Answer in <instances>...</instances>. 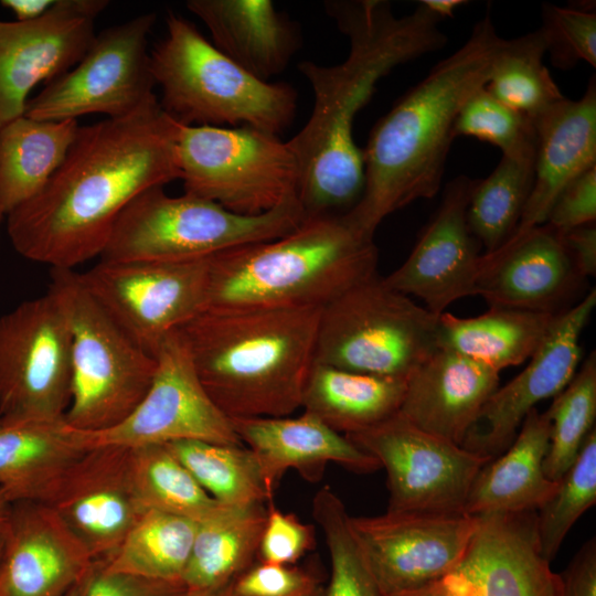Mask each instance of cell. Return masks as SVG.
<instances>
[{"mask_svg": "<svg viewBox=\"0 0 596 596\" xmlns=\"http://www.w3.org/2000/svg\"><path fill=\"white\" fill-rule=\"evenodd\" d=\"M178 124L157 99L126 117L79 126L44 188L7 214L14 249L52 269L99 257L135 196L180 178Z\"/></svg>", "mask_w": 596, "mask_h": 596, "instance_id": "cell-1", "label": "cell"}, {"mask_svg": "<svg viewBox=\"0 0 596 596\" xmlns=\"http://www.w3.org/2000/svg\"><path fill=\"white\" fill-rule=\"evenodd\" d=\"M324 9L348 38L349 53L334 65H298L313 96L307 123L288 141L298 162L297 200L305 216L340 215L355 206L364 189L363 152L353 137L358 113L394 67L447 42L438 28L441 18L422 1L402 17L383 0L327 1Z\"/></svg>", "mask_w": 596, "mask_h": 596, "instance_id": "cell-2", "label": "cell"}, {"mask_svg": "<svg viewBox=\"0 0 596 596\" xmlns=\"http://www.w3.org/2000/svg\"><path fill=\"white\" fill-rule=\"evenodd\" d=\"M502 42L487 12L459 49L376 121L362 149L363 193L344 214L359 233L373 238L390 214L438 193L455 120L465 103L486 86Z\"/></svg>", "mask_w": 596, "mask_h": 596, "instance_id": "cell-3", "label": "cell"}, {"mask_svg": "<svg viewBox=\"0 0 596 596\" xmlns=\"http://www.w3.org/2000/svg\"><path fill=\"white\" fill-rule=\"evenodd\" d=\"M322 308H206L178 332L196 374L230 418L301 408Z\"/></svg>", "mask_w": 596, "mask_h": 596, "instance_id": "cell-4", "label": "cell"}, {"mask_svg": "<svg viewBox=\"0 0 596 596\" xmlns=\"http://www.w3.org/2000/svg\"><path fill=\"white\" fill-rule=\"evenodd\" d=\"M206 308H323L377 275L379 251L340 215L206 258Z\"/></svg>", "mask_w": 596, "mask_h": 596, "instance_id": "cell-5", "label": "cell"}, {"mask_svg": "<svg viewBox=\"0 0 596 596\" xmlns=\"http://www.w3.org/2000/svg\"><path fill=\"white\" fill-rule=\"evenodd\" d=\"M166 22L150 61L167 115L188 126H247L277 136L289 127L297 108L291 85L254 77L185 18L169 12Z\"/></svg>", "mask_w": 596, "mask_h": 596, "instance_id": "cell-6", "label": "cell"}, {"mask_svg": "<svg viewBox=\"0 0 596 596\" xmlns=\"http://www.w3.org/2000/svg\"><path fill=\"white\" fill-rule=\"evenodd\" d=\"M71 332V401L65 422L100 432L123 422L146 395L156 358L132 340L85 287L75 269H52L47 289Z\"/></svg>", "mask_w": 596, "mask_h": 596, "instance_id": "cell-7", "label": "cell"}, {"mask_svg": "<svg viewBox=\"0 0 596 596\" xmlns=\"http://www.w3.org/2000/svg\"><path fill=\"white\" fill-rule=\"evenodd\" d=\"M305 215L297 199L257 215L231 212L193 194L171 196L153 187L117 217L99 258L106 262H183L278 238Z\"/></svg>", "mask_w": 596, "mask_h": 596, "instance_id": "cell-8", "label": "cell"}, {"mask_svg": "<svg viewBox=\"0 0 596 596\" xmlns=\"http://www.w3.org/2000/svg\"><path fill=\"white\" fill-rule=\"evenodd\" d=\"M438 317L375 275L322 308L315 363L407 379L439 349Z\"/></svg>", "mask_w": 596, "mask_h": 596, "instance_id": "cell-9", "label": "cell"}, {"mask_svg": "<svg viewBox=\"0 0 596 596\" xmlns=\"http://www.w3.org/2000/svg\"><path fill=\"white\" fill-rule=\"evenodd\" d=\"M184 192L257 215L297 199L299 168L288 141L253 127L178 124Z\"/></svg>", "mask_w": 596, "mask_h": 596, "instance_id": "cell-10", "label": "cell"}, {"mask_svg": "<svg viewBox=\"0 0 596 596\" xmlns=\"http://www.w3.org/2000/svg\"><path fill=\"white\" fill-rule=\"evenodd\" d=\"M157 14H139L96 33L82 58L28 100L39 120L100 114L121 118L157 100L148 49Z\"/></svg>", "mask_w": 596, "mask_h": 596, "instance_id": "cell-11", "label": "cell"}, {"mask_svg": "<svg viewBox=\"0 0 596 596\" xmlns=\"http://www.w3.org/2000/svg\"><path fill=\"white\" fill-rule=\"evenodd\" d=\"M71 401V332L47 290L0 317V417L57 421Z\"/></svg>", "mask_w": 596, "mask_h": 596, "instance_id": "cell-12", "label": "cell"}, {"mask_svg": "<svg viewBox=\"0 0 596 596\" xmlns=\"http://www.w3.org/2000/svg\"><path fill=\"white\" fill-rule=\"evenodd\" d=\"M344 436L385 469L387 511L393 512H464L476 476L490 461L416 427L400 413Z\"/></svg>", "mask_w": 596, "mask_h": 596, "instance_id": "cell-13", "label": "cell"}, {"mask_svg": "<svg viewBox=\"0 0 596 596\" xmlns=\"http://www.w3.org/2000/svg\"><path fill=\"white\" fill-rule=\"evenodd\" d=\"M107 313L155 356L161 341L206 307V258L183 262L100 260L81 273Z\"/></svg>", "mask_w": 596, "mask_h": 596, "instance_id": "cell-14", "label": "cell"}, {"mask_svg": "<svg viewBox=\"0 0 596 596\" xmlns=\"http://www.w3.org/2000/svg\"><path fill=\"white\" fill-rule=\"evenodd\" d=\"M155 358V376L137 407L111 428L82 430L88 448H135L175 440L243 445L231 419L203 387L178 330L166 336Z\"/></svg>", "mask_w": 596, "mask_h": 596, "instance_id": "cell-15", "label": "cell"}, {"mask_svg": "<svg viewBox=\"0 0 596 596\" xmlns=\"http://www.w3.org/2000/svg\"><path fill=\"white\" fill-rule=\"evenodd\" d=\"M350 526L383 594L445 578L460 562L478 518L465 512L386 511L351 517Z\"/></svg>", "mask_w": 596, "mask_h": 596, "instance_id": "cell-16", "label": "cell"}, {"mask_svg": "<svg viewBox=\"0 0 596 596\" xmlns=\"http://www.w3.org/2000/svg\"><path fill=\"white\" fill-rule=\"evenodd\" d=\"M84 544L95 562H106L147 511L135 488L131 448L96 446L72 462L39 500Z\"/></svg>", "mask_w": 596, "mask_h": 596, "instance_id": "cell-17", "label": "cell"}, {"mask_svg": "<svg viewBox=\"0 0 596 596\" xmlns=\"http://www.w3.org/2000/svg\"><path fill=\"white\" fill-rule=\"evenodd\" d=\"M595 306L596 289H592L557 313L526 368L487 400L461 447L489 460L508 449L530 411L555 397L575 375L582 359L581 337Z\"/></svg>", "mask_w": 596, "mask_h": 596, "instance_id": "cell-18", "label": "cell"}, {"mask_svg": "<svg viewBox=\"0 0 596 596\" xmlns=\"http://www.w3.org/2000/svg\"><path fill=\"white\" fill-rule=\"evenodd\" d=\"M107 0H55L31 21L0 20V128L25 113L29 94L71 70L94 40Z\"/></svg>", "mask_w": 596, "mask_h": 596, "instance_id": "cell-19", "label": "cell"}, {"mask_svg": "<svg viewBox=\"0 0 596 596\" xmlns=\"http://www.w3.org/2000/svg\"><path fill=\"white\" fill-rule=\"evenodd\" d=\"M477 180L458 175L445 187L433 217L407 258L383 281L414 296L439 316L454 301L477 296L480 243L467 222V207Z\"/></svg>", "mask_w": 596, "mask_h": 596, "instance_id": "cell-20", "label": "cell"}, {"mask_svg": "<svg viewBox=\"0 0 596 596\" xmlns=\"http://www.w3.org/2000/svg\"><path fill=\"white\" fill-rule=\"evenodd\" d=\"M477 528L443 583L451 596H561V577L540 549L536 511L493 513Z\"/></svg>", "mask_w": 596, "mask_h": 596, "instance_id": "cell-21", "label": "cell"}, {"mask_svg": "<svg viewBox=\"0 0 596 596\" xmlns=\"http://www.w3.org/2000/svg\"><path fill=\"white\" fill-rule=\"evenodd\" d=\"M96 563L45 503L10 504L2 532L0 596H64Z\"/></svg>", "mask_w": 596, "mask_h": 596, "instance_id": "cell-22", "label": "cell"}, {"mask_svg": "<svg viewBox=\"0 0 596 596\" xmlns=\"http://www.w3.org/2000/svg\"><path fill=\"white\" fill-rule=\"evenodd\" d=\"M581 279L561 233L543 224L481 254L476 290L489 307L557 313Z\"/></svg>", "mask_w": 596, "mask_h": 596, "instance_id": "cell-23", "label": "cell"}, {"mask_svg": "<svg viewBox=\"0 0 596 596\" xmlns=\"http://www.w3.org/2000/svg\"><path fill=\"white\" fill-rule=\"evenodd\" d=\"M243 445L256 456L268 494L288 469L317 481L329 462L360 473L372 472L379 461L317 416L232 418Z\"/></svg>", "mask_w": 596, "mask_h": 596, "instance_id": "cell-24", "label": "cell"}, {"mask_svg": "<svg viewBox=\"0 0 596 596\" xmlns=\"http://www.w3.org/2000/svg\"><path fill=\"white\" fill-rule=\"evenodd\" d=\"M498 387V371L439 348L407 376L398 413L416 427L461 446Z\"/></svg>", "mask_w": 596, "mask_h": 596, "instance_id": "cell-25", "label": "cell"}, {"mask_svg": "<svg viewBox=\"0 0 596 596\" xmlns=\"http://www.w3.org/2000/svg\"><path fill=\"white\" fill-rule=\"evenodd\" d=\"M534 127L536 147L533 185L511 237L545 224L561 191L575 178L596 167L595 76L579 99L565 97L535 120Z\"/></svg>", "mask_w": 596, "mask_h": 596, "instance_id": "cell-26", "label": "cell"}, {"mask_svg": "<svg viewBox=\"0 0 596 596\" xmlns=\"http://www.w3.org/2000/svg\"><path fill=\"white\" fill-rule=\"evenodd\" d=\"M185 7L221 53L260 81L281 73L300 47L297 23L269 0H189Z\"/></svg>", "mask_w": 596, "mask_h": 596, "instance_id": "cell-27", "label": "cell"}, {"mask_svg": "<svg viewBox=\"0 0 596 596\" xmlns=\"http://www.w3.org/2000/svg\"><path fill=\"white\" fill-rule=\"evenodd\" d=\"M549 444V418L533 408L508 449L480 469L469 489L464 512L481 517L540 509L558 483L544 473Z\"/></svg>", "mask_w": 596, "mask_h": 596, "instance_id": "cell-28", "label": "cell"}, {"mask_svg": "<svg viewBox=\"0 0 596 596\" xmlns=\"http://www.w3.org/2000/svg\"><path fill=\"white\" fill-rule=\"evenodd\" d=\"M84 433L57 421L0 417V489L9 501L40 500L51 483L88 450Z\"/></svg>", "mask_w": 596, "mask_h": 596, "instance_id": "cell-29", "label": "cell"}, {"mask_svg": "<svg viewBox=\"0 0 596 596\" xmlns=\"http://www.w3.org/2000/svg\"><path fill=\"white\" fill-rule=\"evenodd\" d=\"M557 313L489 307L460 318L445 311L438 317V347L500 372L532 356Z\"/></svg>", "mask_w": 596, "mask_h": 596, "instance_id": "cell-30", "label": "cell"}, {"mask_svg": "<svg viewBox=\"0 0 596 596\" xmlns=\"http://www.w3.org/2000/svg\"><path fill=\"white\" fill-rule=\"evenodd\" d=\"M406 379L359 373L315 363L301 408L333 430L349 435L398 413Z\"/></svg>", "mask_w": 596, "mask_h": 596, "instance_id": "cell-31", "label": "cell"}, {"mask_svg": "<svg viewBox=\"0 0 596 596\" xmlns=\"http://www.w3.org/2000/svg\"><path fill=\"white\" fill-rule=\"evenodd\" d=\"M79 125L76 119L21 116L0 128V209L10 213L36 195L65 159Z\"/></svg>", "mask_w": 596, "mask_h": 596, "instance_id": "cell-32", "label": "cell"}, {"mask_svg": "<svg viewBox=\"0 0 596 596\" xmlns=\"http://www.w3.org/2000/svg\"><path fill=\"white\" fill-rule=\"evenodd\" d=\"M267 517L264 503L219 505L196 521L191 554L182 576L188 589L235 581L254 564Z\"/></svg>", "mask_w": 596, "mask_h": 596, "instance_id": "cell-33", "label": "cell"}, {"mask_svg": "<svg viewBox=\"0 0 596 596\" xmlns=\"http://www.w3.org/2000/svg\"><path fill=\"white\" fill-rule=\"evenodd\" d=\"M195 530L193 519L147 510L116 552L100 564L109 572L182 581Z\"/></svg>", "mask_w": 596, "mask_h": 596, "instance_id": "cell-34", "label": "cell"}, {"mask_svg": "<svg viewBox=\"0 0 596 596\" xmlns=\"http://www.w3.org/2000/svg\"><path fill=\"white\" fill-rule=\"evenodd\" d=\"M546 44L540 29L504 40L486 89L533 124L565 97L543 63Z\"/></svg>", "mask_w": 596, "mask_h": 596, "instance_id": "cell-35", "label": "cell"}, {"mask_svg": "<svg viewBox=\"0 0 596 596\" xmlns=\"http://www.w3.org/2000/svg\"><path fill=\"white\" fill-rule=\"evenodd\" d=\"M216 502L245 505L272 501L255 454L245 445L204 440L164 444Z\"/></svg>", "mask_w": 596, "mask_h": 596, "instance_id": "cell-36", "label": "cell"}, {"mask_svg": "<svg viewBox=\"0 0 596 596\" xmlns=\"http://www.w3.org/2000/svg\"><path fill=\"white\" fill-rule=\"evenodd\" d=\"M534 157L502 156L486 179L477 180L467 222L485 254L500 248L514 233L532 190Z\"/></svg>", "mask_w": 596, "mask_h": 596, "instance_id": "cell-37", "label": "cell"}, {"mask_svg": "<svg viewBox=\"0 0 596 596\" xmlns=\"http://www.w3.org/2000/svg\"><path fill=\"white\" fill-rule=\"evenodd\" d=\"M131 471L146 510L199 521L219 505L164 444L131 448Z\"/></svg>", "mask_w": 596, "mask_h": 596, "instance_id": "cell-38", "label": "cell"}, {"mask_svg": "<svg viewBox=\"0 0 596 596\" xmlns=\"http://www.w3.org/2000/svg\"><path fill=\"white\" fill-rule=\"evenodd\" d=\"M550 422V444L543 462L545 476L558 481L576 460L595 428L596 353L593 351L545 412Z\"/></svg>", "mask_w": 596, "mask_h": 596, "instance_id": "cell-39", "label": "cell"}, {"mask_svg": "<svg viewBox=\"0 0 596 596\" xmlns=\"http://www.w3.org/2000/svg\"><path fill=\"white\" fill-rule=\"evenodd\" d=\"M330 558V579L323 596H383L350 526V515L329 486L312 502Z\"/></svg>", "mask_w": 596, "mask_h": 596, "instance_id": "cell-40", "label": "cell"}, {"mask_svg": "<svg viewBox=\"0 0 596 596\" xmlns=\"http://www.w3.org/2000/svg\"><path fill=\"white\" fill-rule=\"evenodd\" d=\"M596 502V429L586 437L552 497L536 510V533L543 557L551 562L577 519Z\"/></svg>", "mask_w": 596, "mask_h": 596, "instance_id": "cell-41", "label": "cell"}, {"mask_svg": "<svg viewBox=\"0 0 596 596\" xmlns=\"http://www.w3.org/2000/svg\"><path fill=\"white\" fill-rule=\"evenodd\" d=\"M453 135L454 138L468 136L490 142L501 150L502 156H535L533 121L499 102L486 87L465 103L455 120Z\"/></svg>", "mask_w": 596, "mask_h": 596, "instance_id": "cell-42", "label": "cell"}, {"mask_svg": "<svg viewBox=\"0 0 596 596\" xmlns=\"http://www.w3.org/2000/svg\"><path fill=\"white\" fill-rule=\"evenodd\" d=\"M542 21L540 30L554 66L567 70L581 61L596 66V13L592 6L545 3Z\"/></svg>", "mask_w": 596, "mask_h": 596, "instance_id": "cell-43", "label": "cell"}, {"mask_svg": "<svg viewBox=\"0 0 596 596\" xmlns=\"http://www.w3.org/2000/svg\"><path fill=\"white\" fill-rule=\"evenodd\" d=\"M313 545L312 525L270 504L258 544L257 557L260 562L292 565Z\"/></svg>", "mask_w": 596, "mask_h": 596, "instance_id": "cell-44", "label": "cell"}, {"mask_svg": "<svg viewBox=\"0 0 596 596\" xmlns=\"http://www.w3.org/2000/svg\"><path fill=\"white\" fill-rule=\"evenodd\" d=\"M320 585L310 573L292 566L254 563L232 584L233 596H299Z\"/></svg>", "mask_w": 596, "mask_h": 596, "instance_id": "cell-45", "label": "cell"}, {"mask_svg": "<svg viewBox=\"0 0 596 596\" xmlns=\"http://www.w3.org/2000/svg\"><path fill=\"white\" fill-rule=\"evenodd\" d=\"M596 221V167L571 181L554 201L545 224L564 233Z\"/></svg>", "mask_w": 596, "mask_h": 596, "instance_id": "cell-46", "label": "cell"}, {"mask_svg": "<svg viewBox=\"0 0 596 596\" xmlns=\"http://www.w3.org/2000/svg\"><path fill=\"white\" fill-rule=\"evenodd\" d=\"M188 587L178 581L149 578L109 572L96 563L84 596H185Z\"/></svg>", "mask_w": 596, "mask_h": 596, "instance_id": "cell-47", "label": "cell"}, {"mask_svg": "<svg viewBox=\"0 0 596 596\" xmlns=\"http://www.w3.org/2000/svg\"><path fill=\"white\" fill-rule=\"evenodd\" d=\"M561 596H596V540L586 541L560 574Z\"/></svg>", "mask_w": 596, "mask_h": 596, "instance_id": "cell-48", "label": "cell"}, {"mask_svg": "<svg viewBox=\"0 0 596 596\" xmlns=\"http://www.w3.org/2000/svg\"><path fill=\"white\" fill-rule=\"evenodd\" d=\"M561 235L564 246L581 277H594L596 274L595 223L574 227L561 233Z\"/></svg>", "mask_w": 596, "mask_h": 596, "instance_id": "cell-49", "label": "cell"}, {"mask_svg": "<svg viewBox=\"0 0 596 596\" xmlns=\"http://www.w3.org/2000/svg\"><path fill=\"white\" fill-rule=\"evenodd\" d=\"M55 0H2L1 6L14 13L17 21H31L42 17Z\"/></svg>", "mask_w": 596, "mask_h": 596, "instance_id": "cell-50", "label": "cell"}, {"mask_svg": "<svg viewBox=\"0 0 596 596\" xmlns=\"http://www.w3.org/2000/svg\"><path fill=\"white\" fill-rule=\"evenodd\" d=\"M428 10L444 19L446 17H451L454 11L466 1L461 0H423L422 1Z\"/></svg>", "mask_w": 596, "mask_h": 596, "instance_id": "cell-51", "label": "cell"}, {"mask_svg": "<svg viewBox=\"0 0 596 596\" xmlns=\"http://www.w3.org/2000/svg\"><path fill=\"white\" fill-rule=\"evenodd\" d=\"M391 596H451L449 592L446 589L443 581H438L432 584H428L426 586L391 595Z\"/></svg>", "mask_w": 596, "mask_h": 596, "instance_id": "cell-52", "label": "cell"}, {"mask_svg": "<svg viewBox=\"0 0 596 596\" xmlns=\"http://www.w3.org/2000/svg\"><path fill=\"white\" fill-rule=\"evenodd\" d=\"M232 583L211 587V588H204V589H188V593L185 596H233L232 594Z\"/></svg>", "mask_w": 596, "mask_h": 596, "instance_id": "cell-53", "label": "cell"}, {"mask_svg": "<svg viewBox=\"0 0 596 596\" xmlns=\"http://www.w3.org/2000/svg\"><path fill=\"white\" fill-rule=\"evenodd\" d=\"M11 502L0 489V535L3 532Z\"/></svg>", "mask_w": 596, "mask_h": 596, "instance_id": "cell-54", "label": "cell"}, {"mask_svg": "<svg viewBox=\"0 0 596 596\" xmlns=\"http://www.w3.org/2000/svg\"><path fill=\"white\" fill-rule=\"evenodd\" d=\"M91 574L87 577H85L83 581L77 583L74 587H72L64 596H84Z\"/></svg>", "mask_w": 596, "mask_h": 596, "instance_id": "cell-55", "label": "cell"}, {"mask_svg": "<svg viewBox=\"0 0 596 596\" xmlns=\"http://www.w3.org/2000/svg\"><path fill=\"white\" fill-rule=\"evenodd\" d=\"M299 596H323V588L320 585H318L317 587H315L310 592L305 593V594L299 595Z\"/></svg>", "mask_w": 596, "mask_h": 596, "instance_id": "cell-56", "label": "cell"}, {"mask_svg": "<svg viewBox=\"0 0 596 596\" xmlns=\"http://www.w3.org/2000/svg\"><path fill=\"white\" fill-rule=\"evenodd\" d=\"M1 550H2V534L0 535V557H1Z\"/></svg>", "mask_w": 596, "mask_h": 596, "instance_id": "cell-57", "label": "cell"}, {"mask_svg": "<svg viewBox=\"0 0 596 596\" xmlns=\"http://www.w3.org/2000/svg\"><path fill=\"white\" fill-rule=\"evenodd\" d=\"M3 215H4V214L2 213V211H1V209H0V224H1V220H2V216H3Z\"/></svg>", "mask_w": 596, "mask_h": 596, "instance_id": "cell-58", "label": "cell"}]
</instances>
